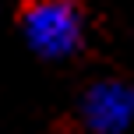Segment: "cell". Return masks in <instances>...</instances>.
<instances>
[{
  "label": "cell",
  "mask_w": 134,
  "mask_h": 134,
  "mask_svg": "<svg viewBox=\"0 0 134 134\" xmlns=\"http://www.w3.org/2000/svg\"><path fill=\"white\" fill-rule=\"evenodd\" d=\"M21 35L39 60H71L85 46V11L78 0H28Z\"/></svg>",
  "instance_id": "1"
},
{
  "label": "cell",
  "mask_w": 134,
  "mask_h": 134,
  "mask_svg": "<svg viewBox=\"0 0 134 134\" xmlns=\"http://www.w3.org/2000/svg\"><path fill=\"white\" fill-rule=\"evenodd\" d=\"M81 124L88 134H127L134 127V81L102 78L81 95Z\"/></svg>",
  "instance_id": "2"
}]
</instances>
